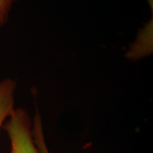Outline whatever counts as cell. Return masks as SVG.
<instances>
[{
	"instance_id": "cell-3",
	"label": "cell",
	"mask_w": 153,
	"mask_h": 153,
	"mask_svg": "<svg viewBox=\"0 0 153 153\" xmlns=\"http://www.w3.org/2000/svg\"><path fill=\"white\" fill-rule=\"evenodd\" d=\"M15 1L16 0H0V27L7 22L10 10Z\"/></svg>"
},
{
	"instance_id": "cell-2",
	"label": "cell",
	"mask_w": 153,
	"mask_h": 153,
	"mask_svg": "<svg viewBox=\"0 0 153 153\" xmlns=\"http://www.w3.org/2000/svg\"><path fill=\"white\" fill-rule=\"evenodd\" d=\"M16 82L11 79L0 82V129L4 121L14 111Z\"/></svg>"
},
{
	"instance_id": "cell-1",
	"label": "cell",
	"mask_w": 153,
	"mask_h": 153,
	"mask_svg": "<svg viewBox=\"0 0 153 153\" xmlns=\"http://www.w3.org/2000/svg\"><path fill=\"white\" fill-rule=\"evenodd\" d=\"M4 128L10 140V153H39L34 141L30 117L24 110H14Z\"/></svg>"
}]
</instances>
